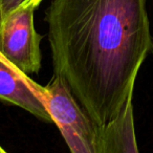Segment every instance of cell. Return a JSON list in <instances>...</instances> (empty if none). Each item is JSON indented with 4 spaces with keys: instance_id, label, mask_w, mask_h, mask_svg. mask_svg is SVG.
I'll list each match as a JSON object with an SVG mask.
<instances>
[{
    "instance_id": "6da1fadb",
    "label": "cell",
    "mask_w": 153,
    "mask_h": 153,
    "mask_svg": "<svg viewBox=\"0 0 153 153\" xmlns=\"http://www.w3.org/2000/svg\"><path fill=\"white\" fill-rule=\"evenodd\" d=\"M45 22L53 74L103 127L133 97L153 51L146 0H53Z\"/></svg>"
},
{
    "instance_id": "277c9868",
    "label": "cell",
    "mask_w": 153,
    "mask_h": 153,
    "mask_svg": "<svg viewBox=\"0 0 153 153\" xmlns=\"http://www.w3.org/2000/svg\"><path fill=\"white\" fill-rule=\"evenodd\" d=\"M43 86L10 64L0 53V100L13 104L44 122H53L42 99Z\"/></svg>"
},
{
    "instance_id": "3957f363",
    "label": "cell",
    "mask_w": 153,
    "mask_h": 153,
    "mask_svg": "<svg viewBox=\"0 0 153 153\" xmlns=\"http://www.w3.org/2000/svg\"><path fill=\"white\" fill-rule=\"evenodd\" d=\"M34 4L21 5L12 12L0 26V53L25 74L41 68V36L35 28Z\"/></svg>"
},
{
    "instance_id": "5b68a950",
    "label": "cell",
    "mask_w": 153,
    "mask_h": 153,
    "mask_svg": "<svg viewBox=\"0 0 153 153\" xmlns=\"http://www.w3.org/2000/svg\"><path fill=\"white\" fill-rule=\"evenodd\" d=\"M132 98L128 99L124 108L112 121L103 127H99L98 153L138 152Z\"/></svg>"
},
{
    "instance_id": "52a82bcc",
    "label": "cell",
    "mask_w": 153,
    "mask_h": 153,
    "mask_svg": "<svg viewBox=\"0 0 153 153\" xmlns=\"http://www.w3.org/2000/svg\"><path fill=\"white\" fill-rule=\"evenodd\" d=\"M4 152H5L4 149H2V148H1V147H0V153H4Z\"/></svg>"
},
{
    "instance_id": "7a4b0ae2",
    "label": "cell",
    "mask_w": 153,
    "mask_h": 153,
    "mask_svg": "<svg viewBox=\"0 0 153 153\" xmlns=\"http://www.w3.org/2000/svg\"><path fill=\"white\" fill-rule=\"evenodd\" d=\"M42 99L72 153H98L99 126L74 99L62 78L53 74L43 86Z\"/></svg>"
},
{
    "instance_id": "8992f818",
    "label": "cell",
    "mask_w": 153,
    "mask_h": 153,
    "mask_svg": "<svg viewBox=\"0 0 153 153\" xmlns=\"http://www.w3.org/2000/svg\"><path fill=\"white\" fill-rule=\"evenodd\" d=\"M42 1L43 0H0V26L5 18L19 7L34 4L38 7Z\"/></svg>"
}]
</instances>
